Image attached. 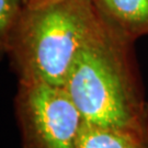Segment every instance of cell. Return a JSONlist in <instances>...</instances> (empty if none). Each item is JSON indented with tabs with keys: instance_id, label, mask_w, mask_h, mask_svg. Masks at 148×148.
I'll use <instances>...</instances> for the list:
<instances>
[{
	"instance_id": "1",
	"label": "cell",
	"mask_w": 148,
	"mask_h": 148,
	"mask_svg": "<svg viewBox=\"0 0 148 148\" xmlns=\"http://www.w3.org/2000/svg\"><path fill=\"white\" fill-rule=\"evenodd\" d=\"M133 44L101 21L81 48L64 88L85 123L114 128L148 127V103Z\"/></svg>"
},
{
	"instance_id": "2",
	"label": "cell",
	"mask_w": 148,
	"mask_h": 148,
	"mask_svg": "<svg viewBox=\"0 0 148 148\" xmlns=\"http://www.w3.org/2000/svg\"><path fill=\"white\" fill-rule=\"evenodd\" d=\"M100 24L92 0H43L24 7L8 52L20 84L64 87Z\"/></svg>"
},
{
	"instance_id": "3",
	"label": "cell",
	"mask_w": 148,
	"mask_h": 148,
	"mask_svg": "<svg viewBox=\"0 0 148 148\" xmlns=\"http://www.w3.org/2000/svg\"><path fill=\"white\" fill-rule=\"evenodd\" d=\"M16 111L24 148H77L84 119L64 87L20 84Z\"/></svg>"
},
{
	"instance_id": "4",
	"label": "cell",
	"mask_w": 148,
	"mask_h": 148,
	"mask_svg": "<svg viewBox=\"0 0 148 148\" xmlns=\"http://www.w3.org/2000/svg\"><path fill=\"white\" fill-rule=\"evenodd\" d=\"M101 21L117 35L135 42L148 35V0H92Z\"/></svg>"
},
{
	"instance_id": "5",
	"label": "cell",
	"mask_w": 148,
	"mask_h": 148,
	"mask_svg": "<svg viewBox=\"0 0 148 148\" xmlns=\"http://www.w3.org/2000/svg\"><path fill=\"white\" fill-rule=\"evenodd\" d=\"M77 148H148V127L114 128L84 122Z\"/></svg>"
},
{
	"instance_id": "6",
	"label": "cell",
	"mask_w": 148,
	"mask_h": 148,
	"mask_svg": "<svg viewBox=\"0 0 148 148\" xmlns=\"http://www.w3.org/2000/svg\"><path fill=\"white\" fill-rule=\"evenodd\" d=\"M23 9L22 0H0V56L9 52Z\"/></svg>"
},
{
	"instance_id": "7",
	"label": "cell",
	"mask_w": 148,
	"mask_h": 148,
	"mask_svg": "<svg viewBox=\"0 0 148 148\" xmlns=\"http://www.w3.org/2000/svg\"><path fill=\"white\" fill-rule=\"evenodd\" d=\"M22 1H23L24 7H31V5H34L38 2H41L43 0H22Z\"/></svg>"
}]
</instances>
